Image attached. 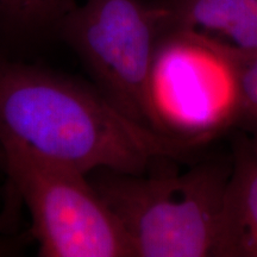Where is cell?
Returning <instances> with one entry per match:
<instances>
[{
    "instance_id": "cell-1",
    "label": "cell",
    "mask_w": 257,
    "mask_h": 257,
    "mask_svg": "<svg viewBox=\"0 0 257 257\" xmlns=\"http://www.w3.org/2000/svg\"><path fill=\"white\" fill-rule=\"evenodd\" d=\"M91 174H142L189 149L118 111L93 83L0 57V143Z\"/></svg>"
},
{
    "instance_id": "cell-2",
    "label": "cell",
    "mask_w": 257,
    "mask_h": 257,
    "mask_svg": "<svg viewBox=\"0 0 257 257\" xmlns=\"http://www.w3.org/2000/svg\"><path fill=\"white\" fill-rule=\"evenodd\" d=\"M163 167L142 174L98 169L89 180L119 221L134 257H220L231 165Z\"/></svg>"
},
{
    "instance_id": "cell-3",
    "label": "cell",
    "mask_w": 257,
    "mask_h": 257,
    "mask_svg": "<svg viewBox=\"0 0 257 257\" xmlns=\"http://www.w3.org/2000/svg\"><path fill=\"white\" fill-rule=\"evenodd\" d=\"M167 29L168 11L161 0H86L64 16L57 36L118 111L154 131L149 79L157 43Z\"/></svg>"
},
{
    "instance_id": "cell-4",
    "label": "cell",
    "mask_w": 257,
    "mask_h": 257,
    "mask_svg": "<svg viewBox=\"0 0 257 257\" xmlns=\"http://www.w3.org/2000/svg\"><path fill=\"white\" fill-rule=\"evenodd\" d=\"M153 130L192 149L237 126L240 96L231 54L193 32L167 29L149 79Z\"/></svg>"
},
{
    "instance_id": "cell-5",
    "label": "cell",
    "mask_w": 257,
    "mask_h": 257,
    "mask_svg": "<svg viewBox=\"0 0 257 257\" xmlns=\"http://www.w3.org/2000/svg\"><path fill=\"white\" fill-rule=\"evenodd\" d=\"M2 166L32 219L42 257H128L130 244L88 174L0 143Z\"/></svg>"
},
{
    "instance_id": "cell-6",
    "label": "cell",
    "mask_w": 257,
    "mask_h": 257,
    "mask_svg": "<svg viewBox=\"0 0 257 257\" xmlns=\"http://www.w3.org/2000/svg\"><path fill=\"white\" fill-rule=\"evenodd\" d=\"M168 29L197 34L236 53L257 51V0H161Z\"/></svg>"
},
{
    "instance_id": "cell-7",
    "label": "cell",
    "mask_w": 257,
    "mask_h": 257,
    "mask_svg": "<svg viewBox=\"0 0 257 257\" xmlns=\"http://www.w3.org/2000/svg\"><path fill=\"white\" fill-rule=\"evenodd\" d=\"M220 257H257V147L246 136L234 148L225 197Z\"/></svg>"
},
{
    "instance_id": "cell-8",
    "label": "cell",
    "mask_w": 257,
    "mask_h": 257,
    "mask_svg": "<svg viewBox=\"0 0 257 257\" xmlns=\"http://www.w3.org/2000/svg\"><path fill=\"white\" fill-rule=\"evenodd\" d=\"M74 0H0V32L18 41L57 36L61 21Z\"/></svg>"
},
{
    "instance_id": "cell-9",
    "label": "cell",
    "mask_w": 257,
    "mask_h": 257,
    "mask_svg": "<svg viewBox=\"0 0 257 257\" xmlns=\"http://www.w3.org/2000/svg\"><path fill=\"white\" fill-rule=\"evenodd\" d=\"M227 51L234 61L238 76L240 110L237 126L244 128L246 137L257 147V51Z\"/></svg>"
},
{
    "instance_id": "cell-10",
    "label": "cell",
    "mask_w": 257,
    "mask_h": 257,
    "mask_svg": "<svg viewBox=\"0 0 257 257\" xmlns=\"http://www.w3.org/2000/svg\"><path fill=\"white\" fill-rule=\"evenodd\" d=\"M22 240L0 234V257L14 256L21 251Z\"/></svg>"
}]
</instances>
